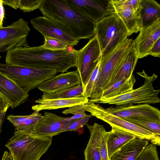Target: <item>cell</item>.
Returning a JSON list of instances; mask_svg holds the SVG:
<instances>
[{"instance_id":"31","label":"cell","mask_w":160,"mask_h":160,"mask_svg":"<svg viewBox=\"0 0 160 160\" xmlns=\"http://www.w3.org/2000/svg\"><path fill=\"white\" fill-rule=\"evenodd\" d=\"M135 160H159L157 145L148 144Z\"/></svg>"},{"instance_id":"36","label":"cell","mask_w":160,"mask_h":160,"mask_svg":"<svg viewBox=\"0 0 160 160\" xmlns=\"http://www.w3.org/2000/svg\"><path fill=\"white\" fill-rule=\"evenodd\" d=\"M141 0H111L112 5L127 7L138 11Z\"/></svg>"},{"instance_id":"35","label":"cell","mask_w":160,"mask_h":160,"mask_svg":"<svg viewBox=\"0 0 160 160\" xmlns=\"http://www.w3.org/2000/svg\"><path fill=\"white\" fill-rule=\"evenodd\" d=\"M91 115H88L87 116L74 120L69 125L66 127L63 131H75L86 125L89 119L92 117Z\"/></svg>"},{"instance_id":"38","label":"cell","mask_w":160,"mask_h":160,"mask_svg":"<svg viewBox=\"0 0 160 160\" xmlns=\"http://www.w3.org/2000/svg\"><path fill=\"white\" fill-rule=\"evenodd\" d=\"M10 106L9 103L0 93V112H6Z\"/></svg>"},{"instance_id":"8","label":"cell","mask_w":160,"mask_h":160,"mask_svg":"<svg viewBox=\"0 0 160 160\" xmlns=\"http://www.w3.org/2000/svg\"><path fill=\"white\" fill-rule=\"evenodd\" d=\"M83 106L86 111L107 122L111 127L122 130L134 134L137 137L146 139L151 143L160 145V136L112 114L98 104L88 102Z\"/></svg>"},{"instance_id":"42","label":"cell","mask_w":160,"mask_h":160,"mask_svg":"<svg viewBox=\"0 0 160 160\" xmlns=\"http://www.w3.org/2000/svg\"><path fill=\"white\" fill-rule=\"evenodd\" d=\"M6 111L0 112V133L2 131V123L6 115Z\"/></svg>"},{"instance_id":"26","label":"cell","mask_w":160,"mask_h":160,"mask_svg":"<svg viewBox=\"0 0 160 160\" xmlns=\"http://www.w3.org/2000/svg\"><path fill=\"white\" fill-rule=\"evenodd\" d=\"M136 79L133 75L130 78H123L104 90L100 99L109 98L122 94L133 89Z\"/></svg>"},{"instance_id":"32","label":"cell","mask_w":160,"mask_h":160,"mask_svg":"<svg viewBox=\"0 0 160 160\" xmlns=\"http://www.w3.org/2000/svg\"><path fill=\"white\" fill-rule=\"evenodd\" d=\"M85 110L83 104L75 105L68 108L62 112L63 114L66 115L69 114H73V116L70 117H66V121L73 120L87 116L88 115L86 114Z\"/></svg>"},{"instance_id":"33","label":"cell","mask_w":160,"mask_h":160,"mask_svg":"<svg viewBox=\"0 0 160 160\" xmlns=\"http://www.w3.org/2000/svg\"><path fill=\"white\" fill-rule=\"evenodd\" d=\"M43 0H20L19 8L23 12H31L37 9L41 6Z\"/></svg>"},{"instance_id":"40","label":"cell","mask_w":160,"mask_h":160,"mask_svg":"<svg viewBox=\"0 0 160 160\" xmlns=\"http://www.w3.org/2000/svg\"><path fill=\"white\" fill-rule=\"evenodd\" d=\"M2 0H0V28L3 27V20L4 16V11Z\"/></svg>"},{"instance_id":"19","label":"cell","mask_w":160,"mask_h":160,"mask_svg":"<svg viewBox=\"0 0 160 160\" xmlns=\"http://www.w3.org/2000/svg\"><path fill=\"white\" fill-rule=\"evenodd\" d=\"M88 102V98L83 96L66 99L39 98L35 101V102L38 104L32 106V109L33 111L39 112L43 110H55L82 105Z\"/></svg>"},{"instance_id":"28","label":"cell","mask_w":160,"mask_h":160,"mask_svg":"<svg viewBox=\"0 0 160 160\" xmlns=\"http://www.w3.org/2000/svg\"><path fill=\"white\" fill-rule=\"evenodd\" d=\"M126 120L160 136V121L137 119Z\"/></svg>"},{"instance_id":"14","label":"cell","mask_w":160,"mask_h":160,"mask_svg":"<svg viewBox=\"0 0 160 160\" xmlns=\"http://www.w3.org/2000/svg\"><path fill=\"white\" fill-rule=\"evenodd\" d=\"M63 117L48 112H45L42 118L37 123L32 135L52 137L62 132L74 121H66Z\"/></svg>"},{"instance_id":"25","label":"cell","mask_w":160,"mask_h":160,"mask_svg":"<svg viewBox=\"0 0 160 160\" xmlns=\"http://www.w3.org/2000/svg\"><path fill=\"white\" fill-rule=\"evenodd\" d=\"M138 11L142 28L160 19V5L154 0H141Z\"/></svg>"},{"instance_id":"34","label":"cell","mask_w":160,"mask_h":160,"mask_svg":"<svg viewBox=\"0 0 160 160\" xmlns=\"http://www.w3.org/2000/svg\"><path fill=\"white\" fill-rule=\"evenodd\" d=\"M110 131L107 132L104 127L103 128L101 136L100 151L101 160H110L108 154L107 141Z\"/></svg>"},{"instance_id":"22","label":"cell","mask_w":160,"mask_h":160,"mask_svg":"<svg viewBox=\"0 0 160 160\" xmlns=\"http://www.w3.org/2000/svg\"><path fill=\"white\" fill-rule=\"evenodd\" d=\"M86 126L90 132V136L84 151L85 160H101L100 146L103 125L97 123Z\"/></svg>"},{"instance_id":"18","label":"cell","mask_w":160,"mask_h":160,"mask_svg":"<svg viewBox=\"0 0 160 160\" xmlns=\"http://www.w3.org/2000/svg\"><path fill=\"white\" fill-rule=\"evenodd\" d=\"M138 59L135 43L134 42L131 49L119 62L111 79L104 90L123 78L128 79L133 75V72Z\"/></svg>"},{"instance_id":"43","label":"cell","mask_w":160,"mask_h":160,"mask_svg":"<svg viewBox=\"0 0 160 160\" xmlns=\"http://www.w3.org/2000/svg\"><path fill=\"white\" fill-rule=\"evenodd\" d=\"M1 57L0 56V58Z\"/></svg>"},{"instance_id":"9","label":"cell","mask_w":160,"mask_h":160,"mask_svg":"<svg viewBox=\"0 0 160 160\" xmlns=\"http://www.w3.org/2000/svg\"><path fill=\"white\" fill-rule=\"evenodd\" d=\"M30 31L28 22L20 18L0 28V53L21 47H29L27 38Z\"/></svg>"},{"instance_id":"10","label":"cell","mask_w":160,"mask_h":160,"mask_svg":"<svg viewBox=\"0 0 160 160\" xmlns=\"http://www.w3.org/2000/svg\"><path fill=\"white\" fill-rule=\"evenodd\" d=\"M101 57L98 39L94 36L81 49L78 50L77 66L84 88L92 72Z\"/></svg>"},{"instance_id":"1","label":"cell","mask_w":160,"mask_h":160,"mask_svg":"<svg viewBox=\"0 0 160 160\" xmlns=\"http://www.w3.org/2000/svg\"><path fill=\"white\" fill-rule=\"evenodd\" d=\"M78 50L68 48L54 50L38 47H21L7 52L6 63L32 68L67 72L76 67Z\"/></svg>"},{"instance_id":"24","label":"cell","mask_w":160,"mask_h":160,"mask_svg":"<svg viewBox=\"0 0 160 160\" xmlns=\"http://www.w3.org/2000/svg\"><path fill=\"white\" fill-rule=\"evenodd\" d=\"M137 137L134 134L118 128L112 127L108 137L107 147L110 158L118 150Z\"/></svg>"},{"instance_id":"2","label":"cell","mask_w":160,"mask_h":160,"mask_svg":"<svg viewBox=\"0 0 160 160\" xmlns=\"http://www.w3.org/2000/svg\"><path fill=\"white\" fill-rule=\"evenodd\" d=\"M39 9L43 16L63 26L79 41L95 36L96 23L65 0H43Z\"/></svg>"},{"instance_id":"11","label":"cell","mask_w":160,"mask_h":160,"mask_svg":"<svg viewBox=\"0 0 160 160\" xmlns=\"http://www.w3.org/2000/svg\"><path fill=\"white\" fill-rule=\"evenodd\" d=\"M108 112L125 120L145 119L160 121V111L148 104L117 105L105 108Z\"/></svg>"},{"instance_id":"4","label":"cell","mask_w":160,"mask_h":160,"mask_svg":"<svg viewBox=\"0 0 160 160\" xmlns=\"http://www.w3.org/2000/svg\"><path fill=\"white\" fill-rule=\"evenodd\" d=\"M134 41L127 38L100 59L99 75L88 101L99 99L103 91L111 79L119 62L132 46Z\"/></svg>"},{"instance_id":"29","label":"cell","mask_w":160,"mask_h":160,"mask_svg":"<svg viewBox=\"0 0 160 160\" xmlns=\"http://www.w3.org/2000/svg\"><path fill=\"white\" fill-rule=\"evenodd\" d=\"M100 60L90 75L84 88V95L90 98L93 87L98 78L100 71Z\"/></svg>"},{"instance_id":"15","label":"cell","mask_w":160,"mask_h":160,"mask_svg":"<svg viewBox=\"0 0 160 160\" xmlns=\"http://www.w3.org/2000/svg\"><path fill=\"white\" fill-rule=\"evenodd\" d=\"M134 40L138 58L149 55L150 49L160 38V19L149 26L142 28Z\"/></svg>"},{"instance_id":"39","label":"cell","mask_w":160,"mask_h":160,"mask_svg":"<svg viewBox=\"0 0 160 160\" xmlns=\"http://www.w3.org/2000/svg\"><path fill=\"white\" fill-rule=\"evenodd\" d=\"M3 4L7 5L14 9L19 8L20 0H2Z\"/></svg>"},{"instance_id":"30","label":"cell","mask_w":160,"mask_h":160,"mask_svg":"<svg viewBox=\"0 0 160 160\" xmlns=\"http://www.w3.org/2000/svg\"><path fill=\"white\" fill-rule=\"evenodd\" d=\"M43 37L44 43L41 46L44 48L54 50H63L69 47L66 42L58 39L47 36Z\"/></svg>"},{"instance_id":"20","label":"cell","mask_w":160,"mask_h":160,"mask_svg":"<svg viewBox=\"0 0 160 160\" xmlns=\"http://www.w3.org/2000/svg\"><path fill=\"white\" fill-rule=\"evenodd\" d=\"M42 118L43 116L39 112L34 111L31 114L27 116L10 115L7 119L15 127L16 131L32 135L37 123Z\"/></svg>"},{"instance_id":"3","label":"cell","mask_w":160,"mask_h":160,"mask_svg":"<svg viewBox=\"0 0 160 160\" xmlns=\"http://www.w3.org/2000/svg\"><path fill=\"white\" fill-rule=\"evenodd\" d=\"M52 141V137L28 135L15 131L5 146L13 160H39Z\"/></svg>"},{"instance_id":"23","label":"cell","mask_w":160,"mask_h":160,"mask_svg":"<svg viewBox=\"0 0 160 160\" xmlns=\"http://www.w3.org/2000/svg\"><path fill=\"white\" fill-rule=\"evenodd\" d=\"M112 5L115 13L121 19L126 27L129 36L140 30L142 26L138 11H135L127 7Z\"/></svg>"},{"instance_id":"16","label":"cell","mask_w":160,"mask_h":160,"mask_svg":"<svg viewBox=\"0 0 160 160\" xmlns=\"http://www.w3.org/2000/svg\"><path fill=\"white\" fill-rule=\"evenodd\" d=\"M81 85L78 71L67 72L55 75L40 84L38 88L43 93H49Z\"/></svg>"},{"instance_id":"6","label":"cell","mask_w":160,"mask_h":160,"mask_svg":"<svg viewBox=\"0 0 160 160\" xmlns=\"http://www.w3.org/2000/svg\"><path fill=\"white\" fill-rule=\"evenodd\" d=\"M95 36L98 39L102 56L128 38L129 34L123 22L115 13L96 22Z\"/></svg>"},{"instance_id":"5","label":"cell","mask_w":160,"mask_h":160,"mask_svg":"<svg viewBox=\"0 0 160 160\" xmlns=\"http://www.w3.org/2000/svg\"><path fill=\"white\" fill-rule=\"evenodd\" d=\"M137 73L145 79L144 83L140 87L118 96L99 99L90 102L116 106L129 104H149L159 103L160 100L158 94L160 90L155 89L153 87V82L157 78L158 76L154 73L151 76H149L144 70Z\"/></svg>"},{"instance_id":"7","label":"cell","mask_w":160,"mask_h":160,"mask_svg":"<svg viewBox=\"0 0 160 160\" xmlns=\"http://www.w3.org/2000/svg\"><path fill=\"white\" fill-rule=\"evenodd\" d=\"M0 72L27 93L58 72L55 70L32 68L0 63Z\"/></svg>"},{"instance_id":"41","label":"cell","mask_w":160,"mask_h":160,"mask_svg":"<svg viewBox=\"0 0 160 160\" xmlns=\"http://www.w3.org/2000/svg\"><path fill=\"white\" fill-rule=\"evenodd\" d=\"M1 160H13V159L10 153L8 151H5L3 153Z\"/></svg>"},{"instance_id":"17","label":"cell","mask_w":160,"mask_h":160,"mask_svg":"<svg viewBox=\"0 0 160 160\" xmlns=\"http://www.w3.org/2000/svg\"><path fill=\"white\" fill-rule=\"evenodd\" d=\"M0 93L14 108L24 102L29 95L0 72Z\"/></svg>"},{"instance_id":"12","label":"cell","mask_w":160,"mask_h":160,"mask_svg":"<svg viewBox=\"0 0 160 160\" xmlns=\"http://www.w3.org/2000/svg\"><path fill=\"white\" fill-rule=\"evenodd\" d=\"M74 9L95 23L115 13L111 0H65Z\"/></svg>"},{"instance_id":"21","label":"cell","mask_w":160,"mask_h":160,"mask_svg":"<svg viewBox=\"0 0 160 160\" xmlns=\"http://www.w3.org/2000/svg\"><path fill=\"white\" fill-rule=\"evenodd\" d=\"M148 144L147 139L136 137L118 150L110 160H135Z\"/></svg>"},{"instance_id":"13","label":"cell","mask_w":160,"mask_h":160,"mask_svg":"<svg viewBox=\"0 0 160 160\" xmlns=\"http://www.w3.org/2000/svg\"><path fill=\"white\" fill-rule=\"evenodd\" d=\"M33 27L43 36H47L60 39L68 46L77 45L79 40L65 27L45 16H38L31 19Z\"/></svg>"},{"instance_id":"37","label":"cell","mask_w":160,"mask_h":160,"mask_svg":"<svg viewBox=\"0 0 160 160\" xmlns=\"http://www.w3.org/2000/svg\"><path fill=\"white\" fill-rule=\"evenodd\" d=\"M150 55L155 57H160V38H159L152 46L150 51Z\"/></svg>"},{"instance_id":"27","label":"cell","mask_w":160,"mask_h":160,"mask_svg":"<svg viewBox=\"0 0 160 160\" xmlns=\"http://www.w3.org/2000/svg\"><path fill=\"white\" fill-rule=\"evenodd\" d=\"M82 96H85L83 87L81 84L54 92L43 93L41 98L43 99H66Z\"/></svg>"}]
</instances>
